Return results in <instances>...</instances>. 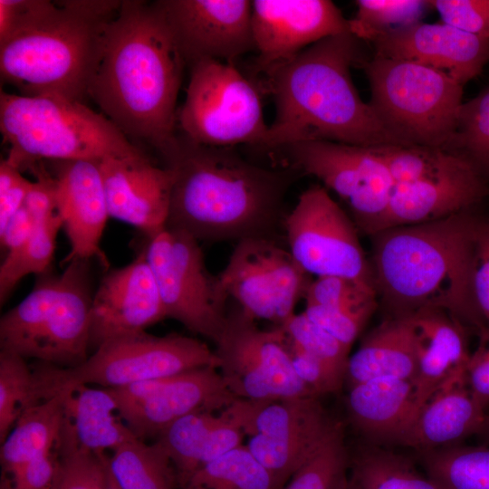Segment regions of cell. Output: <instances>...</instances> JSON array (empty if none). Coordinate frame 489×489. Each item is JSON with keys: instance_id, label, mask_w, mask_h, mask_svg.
Wrapping results in <instances>:
<instances>
[{"instance_id": "11", "label": "cell", "mask_w": 489, "mask_h": 489, "mask_svg": "<svg viewBox=\"0 0 489 489\" xmlns=\"http://www.w3.org/2000/svg\"><path fill=\"white\" fill-rule=\"evenodd\" d=\"M221 414L249 436L247 448L270 472L276 489L286 484L340 425L316 397L235 398Z\"/></svg>"}, {"instance_id": "33", "label": "cell", "mask_w": 489, "mask_h": 489, "mask_svg": "<svg viewBox=\"0 0 489 489\" xmlns=\"http://www.w3.org/2000/svg\"><path fill=\"white\" fill-rule=\"evenodd\" d=\"M425 474L441 489H489V446H447L417 452Z\"/></svg>"}, {"instance_id": "21", "label": "cell", "mask_w": 489, "mask_h": 489, "mask_svg": "<svg viewBox=\"0 0 489 489\" xmlns=\"http://www.w3.org/2000/svg\"><path fill=\"white\" fill-rule=\"evenodd\" d=\"M110 216L129 224L147 237L167 226L173 173L146 155L99 162Z\"/></svg>"}, {"instance_id": "4", "label": "cell", "mask_w": 489, "mask_h": 489, "mask_svg": "<svg viewBox=\"0 0 489 489\" xmlns=\"http://www.w3.org/2000/svg\"><path fill=\"white\" fill-rule=\"evenodd\" d=\"M358 40L350 32L325 38L264 72L275 116L264 147L312 140L398 145L353 83L350 68L359 62Z\"/></svg>"}, {"instance_id": "16", "label": "cell", "mask_w": 489, "mask_h": 489, "mask_svg": "<svg viewBox=\"0 0 489 489\" xmlns=\"http://www.w3.org/2000/svg\"><path fill=\"white\" fill-rule=\"evenodd\" d=\"M218 276L229 298L245 313L276 325L295 313L312 282L287 248L264 237L237 242Z\"/></svg>"}, {"instance_id": "54", "label": "cell", "mask_w": 489, "mask_h": 489, "mask_svg": "<svg viewBox=\"0 0 489 489\" xmlns=\"http://www.w3.org/2000/svg\"><path fill=\"white\" fill-rule=\"evenodd\" d=\"M473 292L479 314L489 328V266L475 256Z\"/></svg>"}, {"instance_id": "46", "label": "cell", "mask_w": 489, "mask_h": 489, "mask_svg": "<svg viewBox=\"0 0 489 489\" xmlns=\"http://www.w3.org/2000/svg\"><path fill=\"white\" fill-rule=\"evenodd\" d=\"M442 22L467 34L489 39V0H431Z\"/></svg>"}, {"instance_id": "25", "label": "cell", "mask_w": 489, "mask_h": 489, "mask_svg": "<svg viewBox=\"0 0 489 489\" xmlns=\"http://www.w3.org/2000/svg\"><path fill=\"white\" fill-rule=\"evenodd\" d=\"M417 333V369L413 387V417L429 397L452 375L465 373L471 352L465 327L440 309L413 314Z\"/></svg>"}, {"instance_id": "51", "label": "cell", "mask_w": 489, "mask_h": 489, "mask_svg": "<svg viewBox=\"0 0 489 489\" xmlns=\"http://www.w3.org/2000/svg\"><path fill=\"white\" fill-rule=\"evenodd\" d=\"M479 340L465 369V382L475 400L489 407V328L478 331Z\"/></svg>"}, {"instance_id": "26", "label": "cell", "mask_w": 489, "mask_h": 489, "mask_svg": "<svg viewBox=\"0 0 489 489\" xmlns=\"http://www.w3.org/2000/svg\"><path fill=\"white\" fill-rule=\"evenodd\" d=\"M465 373L452 375L422 405L414 417L403 446L417 452L460 444L476 435L486 409L473 397Z\"/></svg>"}, {"instance_id": "10", "label": "cell", "mask_w": 489, "mask_h": 489, "mask_svg": "<svg viewBox=\"0 0 489 489\" xmlns=\"http://www.w3.org/2000/svg\"><path fill=\"white\" fill-rule=\"evenodd\" d=\"M177 122L191 141L222 148L264 146L269 129L257 87L235 63L216 60L191 65Z\"/></svg>"}, {"instance_id": "42", "label": "cell", "mask_w": 489, "mask_h": 489, "mask_svg": "<svg viewBox=\"0 0 489 489\" xmlns=\"http://www.w3.org/2000/svg\"><path fill=\"white\" fill-rule=\"evenodd\" d=\"M56 447L59 460L51 489H106L107 453L95 454L79 447L64 428Z\"/></svg>"}, {"instance_id": "35", "label": "cell", "mask_w": 489, "mask_h": 489, "mask_svg": "<svg viewBox=\"0 0 489 489\" xmlns=\"http://www.w3.org/2000/svg\"><path fill=\"white\" fill-rule=\"evenodd\" d=\"M218 417L214 412L191 413L169 424L157 436L175 467L180 488L185 489L200 468L204 446Z\"/></svg>"}, {"instance_id": "3", "label": "cell", "mask_w": 489, "mask_h": 489, "mask_svg": "<svg viewBox=\"0 0 489 489\" xmlns=\"http://www.w3.org/2000/svg\"><path fill=\"white\" fill-rule=\"evenodd\" d=\"M481 218L470 210L373 235L370 264L387 317L440 309L466 328H486L473 292Z\"/></svg>"}, {"instance_id": "34", "label": "cell", "mask_w": 489, "mask_h": 489, "mask_svg": "<svg viewBox=\"0 0 489 489\" xmlns=\"http://www.w3.org/2000/svg\"><path fill=\"white\" fill-rule=\"evenodd\" d=\"M62 226V219L58 213L46 221L37 223L24 244L6 253L0 266L1 305L24 276L41 275L51 269L56 237Z\"/></svg>"}, {"instance_id": "39", "label": "cell", "mask_w": 489, "mask_h": 489, "mask_svg": "<svg viewBox=\"0 0 489 489\" xmlns=\"http://www.w3.org/2000/svg\"><path fill=\"white\" fill-rule=\"evenodd\" d=\"M445 150L468 161L488 181L489 87L462 104L455 132Z\"/></svg>"}, {"instance_id": "29", "label": "cell", "mask_w": 489, "mask_h": 489, "mask_svg": "<svg viewBox=\"0 0 489 489\" xmlns=\"http://www.w3.org/2000/svg\"><path fill=\"white\" fill-rule=\"evenodd\" d=\"M62 390L65 392L64 427L79 447L105 454L133 435L108 388L81 384Z\"/></svg>"}, {"instance_id": "55", "label": "cell", "mask_w": 489, "mask_h": 489, "mask_svg": "<svg viewBox=\"0 0 489 489\" xmlns=\"http://www.w3.org/2000/svg\"><path fill=\"white\" fill-rule=\"evenodd\" d=\"M481 445L489 446V413L486 412L484 419L475 435Z\"/></svg>"}, {"instance_id": "30", "label": "cell", "mask_w": 489, "mask_h": 489, "mask_svg": "<svg viewBox=\"0 0 489 489\" xmlns=\"http://www.w3.org/2000/svg\"><path fill=\"white\" fill-rule=\"evenodd\" d=\"M64 390L26 408L1 444L2 475L56 448L65 419Z\"/></svg>"}, {"instance_id": "17", "label": "cell", "mask_w": 489, "mask_h": 489, "mask_svg": "<svg viewBox=\"0 0 489 489\" xmlns=\"http://www.w3.org/2000/svg\"><path fill=\"white\" fill-rule=\"evenodd\" d=\"M175 42L190 66L202 60L234 63L254 50L252 1H157Z\"/></svg>"}, {"instance_id": "50", "label": "cell", "mask_w": 489, "mask_h": 489, "mask_svg": "<svg viewBox=\"0 0 489 489\" xmlns=\"http://www.w3.org/2000/svg\"><path fill=\"white\" fill-rule=\"evenodd\" d=\"M34 182L6 158L0 163V229L23 206Z\"/></svg>"}, {"instance_id": "2", "label": "cell", "mask_w": 489, "mask_h": 489, "mask_svg": "<svg viewBox=\"0 0 489 489\" xmlns=\"http://www.w3.org/2000/svg\"><path fill=\"white\" fill-rule=\"evenodd\" d=\"M162 157L173 173L166 227L198 242L277 240L284 198L297 171L264 168L230 148L200 145L184 135Z\"/></svg>"}, {"instance_id": "36", "label": "cell", "mask_w": 489, "mask_h": 489, "mask_svg": "<svg viewBox=\"0 0 489 489\" xmlns=\"http://www.w3.org/2000/svg\"><path fill=\"white\" fill-rule=\"evenodd\" d=\"M187 487L276 489L270 472L243 445L201 466L185 489Z\"/></svg>"}, {"instance_id": "24", "label": "cell", "mask_w": 489, "mask_h": 489, "mask_svg": "<svg viewBox=\"0 0 489 489\" xmlns=\"http://www.w3.org/2000/svg\"><path fill=\"white\" fill-rule=\"evenodd\" d=\"M235 398L217 368L203 367L164 378L148 400L120 417L129 430L144 440L157 437L184 416L223 410Z\"/></svg>"}, {"instance_id": "7", "label": "cell", "mask_w": 489, "mask_h": 489, "mask_svg": "<svg viewBox=\"0 0 489 489\" xmlns=\"http://www.w3.org/2000/svg\"><path fill=\"white\" fill-rule=\"evenodd\" d=\"M61 273L38 275L33 290L0 319V349L73 368L89 357L93 300L91 260L72 259Z\"/></svg>"}, {"instance_id": "15", "label": "cell", "mask_w": 489, "mask_h": 489, "mask_svg": "<svg viewBox=\"0 0 489 489\" xmlns=\"http://www.w3.org/2000/svg\"><path fill=\"white\" fill-rule=\"evenodd\" d=\"M291 168L311 175L350 206L358 229L369 236L388 205L395 183L371 147L302 141L281 148Z\"/></svg>"}, {"instance_id": "41", "label": "cell", "mask_w": 489, "mask_h": 489, "mask_svg": "<svg viewBox=\"0 0 489 489\" xmlns=\"http://www.w3.org/2000/svg\"><path fill=\"white\" fill-rule=\"evenodd\" d=\"M33 369L26 359L0 351V442L5 441L22 413L38 404Z\"/></svg>"}, {"instance_id": "31", "label": "cell", "mask_w": 489, "mask_h": 489, "mask_svg": "<svg viewBox=\"0 0 489 489\" xmlns=\"http://www.w3.org/2000/svg\"><path fill=\"white\" fill-rule=\"evenodd\" d=\"M109 469L120 489H177L175 467L158 442L134 434L111 451Z\"/></svg>"}, {"instance_id": "13", "label": "cell", "mask_w": 489, "mask_h": 489, "mask_svg": "<svg viewBox=\"0 0 489 489\" xmlns=\"http://www.w3.org/2000/svg\"><path fill=\"white\" fill-rule=\"evenodd\" d=\"M283 232L287 249L310 275L340 276L376 292L358 228L325 187L313 186L301 194L285 215Z\"/></svg>"}, {"instance_id": "48", "label": "cell", "mask_w": 489, "mask_h": 489, "mask_svg": "<svg viewBox=\"0 0 489 489\" xmlns=\"http://www.w3.org/2000/svg\"><path fill=\"white\" fill-rule=\"evenodd\" d=\"M58 4L48 0H0V43L50 14Z\"/></svg>"}, {"instance_id": "20", "label": "cell", "mask_w": 489, "mask_h": 489, "mask_svg": "<svg viewBox=\"0 0 489 489\" xmlns=\"http://www.w3.org/2000/svg\"><path fill=\"white\" fill-rule=\"evenodd\" d=\"M375 55L413 62L455 80L464 86L489 61V39L443 22L423 23L388 33L373 43Z\"/></svg>"}, {"instance_id": "8", "label": "cell", "mask_w": 489, "mask_h": 489, "mask_svg": "<svg viewBox=\"0 0 489 489\" xmlns=\"http://www.w3.org/2000/svg\"><path fill=\"white\" fill-rule=\"evenodd\" d=\"M363 68L370 88L369 104L398 145L446 149L464 103L462 84L399 59L374 56Z\"/></svg>"}, {"instance_id": "49", "label": "cell", "mask_w": 489, "mask_h": 489, "mask_svg": "<svg viewBox=\"0 0 489 489\" xmlns=\"http://www.w3.org/2000/svg\"><path fill=\"white\" fill-rule=\"evenodd\" d=\"M58 460L56 447L11 474L1 475L0 489H51Z\"/></svg>"}, {"instance_id": "47", "label": "cell", "mask_w": 489, "mask_h": 489, "mask_svg": "<svg viewBox=\"0 0 489 489\" xmlns=\"http://www.w3.org/2000/svg\"><path fill=\"white\" fill-rule=\"evenodd\" d=\"M286 340L295 373L314 396L319 398L340 389L345 381L342 377L296 345L287 335Z\"/></svg>"}, {"instance_id": "32", "label": "cell", "mask_w": 489, "mask_h": 489, "mask_svg": "<svg viewBox=\"0 0 489 489\" xmlns=\"http://www.w3.org/2000/svg\"><path fill=\"white\" fill-rule=\"evenodd\" d=\"M347 489H441L407 457L371 445L350 458Z\"/></svg>"}, {"instance_id": "43", "label": "cell", "mask_w": 489, "mask_h": 489, "mask_svg": "<svg viewBox=\"0 0 489 489\" xmlns=\"http://www.w3.org/2000/svg\"><path fill=\"white\" fill-rule=\"evenodd\" d=\"M279 326L296 345L345 379L350 348L311 321L303 312L292 314Z\"/></svg>"}, {"instance_id": "1", "label": "cell", "mask_w": 489, "mask_h": 489, "mask_svg": "<svg viewBox=\"0 0 489 489\" xmlns=\"http://www.w3.org/2000/svg\"><path fill=\"white\" fill-rule=\"evenodd\" d=\"M185 64L158 2L121 1L106 28L89 97L127 137L164 156L177 139Z\"/></svg>"}, {"instance_id": "38", "label": "cell", "mask_w": 489, "mask_h": 489, "mask_svg": "<svg viewBox=\"0 0 489 489\" xmlns=\"http://www.w3.org/2000/svg\"><path fill=\"white\" fill-rule=\"evenodd\" d=\"M350 32L359 40L373 43L393 31L422 22L430 7L421 0H357Z\"/></svg>"}, {"instance_id": "23", "label": "cell", "mask_w": 489, "mask_h": 489, "mask_svg": "<svg viewBox=\"0 0 489 489\" xmlns=\"http://www.w3.org/2000/svg\"><path fill=\"white\" fill-rule=\"evenodd\" d=\"M487 196L488 181L471 164L445 176L395 184L387 209L369 236L470 210Z\"/></svg>"}, {"instance_id": "19", "label": "cell", "mask_w": 489, "mask_h": 489, "mask_svg": "<svg viewBox=\"0 0 489 489\" xmlns=\"http://www.w3.org/2000/svg\"><path fill=\"white\" fill-rule=\"evenodd\" d=\"M166 317L150 265L142 249L127 265L109 271L94 292L90 349L146 331Z\"/></svg>"}, {"instance_id": "53", "label": "cell", "mask_w": 489, "mask_h": 489, "mask_svg": "<svg viewBox=\"0 0 489 489\" xmlns=\"http://www.w3.org/2000/svg\"><path fill=\"white\" fill-rule=\"evenodd\" d=\"M36 224L23 205L0 229L1 247L6 250V253L17 248L31 235Z\"/></svg>"}, {"instance_id": "52", "label": "cell", "mask_w": 489, "mask_h": 489, "mask_svg": "<svg viewBox=\"0 0 489 489\" xmlns=\"http://www.w3.org/2000/svg\"><path fill=\"white\" fill-rule=\"evenodd\" d=\"M244 436L236 424L220 413L204 446L201 466L240 446Z\"/></svg>"}, {"instance_id": "22", "label": "cell", "mask_w": 489, "mask_h": 489, "mask_svg": "<svg viewBox=\"0 0 489 489\" xmlns=\"http://www.w3.org/2000/svg\"><path fill=\"white\" fill-rule=\"evenodd\" d=\"M51 162L58 213L71 245L63 264L72 259H97L107 269L109 263L101 248V240L110 213L99 162Z\"/></svg>"}, {"instance_id": "40", "label": "cell", "mask_w": 489, "mask_h": 489, "mask_svg": "<svg viewBox=\"0 0 489 489\" xmlns=\"http://www.w3.org/2000/svg\"><path fill=\"white\" fill-rule=\"evenodd\" d=\"M350 457L340 425L282 489H347Z\"/></svg>"}, {"instance_id": "57", "label": "cell", "mask_w": 489, "mask_h": 489, "mask_svg": "<svg viewBox=\"0 0 489 489\" xmlns=\"http://www.w3.org/2000/svg\"><path fill=\"white\" fill-rule=\"evenodd\" d=\"M187 489H200V488H197V487H187Z\"/></svg>"}, {"instance_id": "9", "label": "cell", "mask_w": 489, "mask_h": 489, "mask_svg": "<svg viewBox=\"0 0 489 489\" xmlns=\"http://www.w3.org/2000/svg\"><path fill=\"white\" fill-rule=\"evenodd\" d=\"M203 367L219 368L218 357L204 341L177 333L154 336L144 331L105 341L77 367L37 361L32 369L37 398L43 401L75 385L118 388Z\"/></svg>"}, {"instance_id": "28", "label": "cell", "mask_w": 489, "mask_h": 489, "mask_svg": "<svg viewBox=\"0 0 489 489\" xmlns=\"http://www.w3.org/2000/svg\"><path fill=\"white\" fill-rule=\"evenodd\" d=\"M417 369V333L412 315L386 317L349 358V386L380 378L412 381Z\"/></svg>"}, {"instance_id": "44", "label": "cell", "mask_w": 489, "mask_h": 489, "mask_svg": "<svg viewBox=\"0 0 489 489\" xmlns=\"http://www.w3.org/2000/svg\"><path fill=\"white\" fill-rule=\"evenodd\" d=\"M378 307V300L343 307L305 306L303 312L345 346L350 348Z\"/></svg>"}, {"instance_id": "56", "label": "cell", "mask_w": 489, "mask_h": 489, "mask_svg": "<svg viewBox=\"0 0 489 489\" xmlns=\"http://www.w3.org/2000/svg\"><path fill=\"white\" fill-rule=\"evenodd\" d=\"M106 489H120L113 480L111 474L109 469V461H108V474H107V485Z\"/></svg>"}, {"instance_id": "45", "label": "cell", "mask_w": 489, "mask_h": 489, "mask_svg": "<svg viewBox=\"0 0 489 489\" xmlns=\"http://www.w3.org/2000/svg\"><path fill=\"white\" fill-rule=\"evenodd\" d=\"M303 299L305 306L343 307L360 305L378 297L375 291L353 280L321 276L312 280Z\"/></svg>"}, {"instance_id": "14", "label": "cell", "mask_w": 489, "mask_h": 489, "mask_svg": "<svg viewBox=\"0 0 489 489\" xmlns=\"http://www.w3.org/2000/svg\"><path fill=\"white\" fill-rule=\"evenodd\" d=\"M254 321L241 308L233 311L216 342L229 390L245 399L316 397L295 373L283 328L261 330Z\"/></svg>"}, {"instance_id": "6", "label": "cell", "mask_w": 489, "mask_h": 489, "mask_svg": "<svg viewBox=\"0 0 489 489\" xmlns=\"http://www.w3.org/2000/svg\"><path fill=\"white\" fill-rule=\"evenodd\" d=\"M0 129L5 158L21 171L36 162L92 160L145 155L104 114L58 96L1 91Z\"/></svg>"}, {"instance_id": "18", "label": "cell", "mask_w": 489, "mask_h": 489, "mask_svg": "<svg viewBox=\"0 0 489 489\" xmlns=\"http://www.w3.org/2000/svg\"><path fill=\"white\" fill-rule=\"evenodd\" d=\"M348 32L349 19L330 0L252 1L256 66L264 72L325 38Z\"/></svg>"}, {"instance_id": "5", "label": "cell", "mask_w": 489, "mask_h": 489, "mask_svg": "<svg viewBox=\"0 0 489 489\" xmlns=\"http://www.w3.org/2000/svg\"><path fill=\"white\" fill-rule=\"evenodd\" d=\"M121 1H61L38 24L0 43L2 82L24 96L83 102L99 64L106 28Z\"/></svg>"}, {"instance_id": "12", "label": "cell", "mask_w": 489, "mask_h": 489, "mask_svg": "<svg viewBox=\"0 0 489 489\" xmlns=\"http://www.w3.org/2000/svg\"><path fill=\"white\" fill-rule=\"evenodd\" d=\"M147 238L143 250L166 317L216 343L226 323L229 296L219 276L207 270L199 242L168 227Z\"/></svg>"}, {"instance_id": "37", "label": "cell", "mask_w": 489, "mask_h": 489, "mask_svg": "<svg viewBox=\"0 0 489 489\" xmlns=\"http://www.w3.org/2000/svg\"><path fill=\"white\" fill-rule=\"evenodd\" d=\"M371 148L386 165L395 184L445 176L470 165L463 158L439 148L393 144Z\"/></svg>"}, {"instance_id": "27", "label": "cell", "mask_w": 489, "mask_h": 489, "mask_svg": "<svg viewBox=\"0 0 489 489\" xmlns=\"http://www.w3.org/2000/svg\"><path fill=\"white\" fill-rule=\"evenodd\" d=\"M347 408L352 424L373 445H402L413 417L412 383L380 378L355 384Z\"/></svg>"}, {"instance_id": "58", "label": "cell", "mask_w": 489, "mask_h": 489, "mask_svg": "<svg viewBox=\"0 0 489 489\" xmlns=\"http://www.w3.org/2000/svg\"><path fill=\"white\" fill-rule=\"evenodd\" d=\"M486 223H487L488 227H489V219H486Z\"/></svg>"}]
</instances>
